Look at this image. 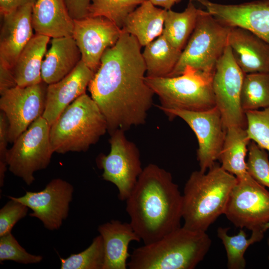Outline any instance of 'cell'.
Returning <instances> with one entry per match:
<instances>
[{
    "instance_id": "cell-32",
    "label": "cell",
    "mask_w": 269,
    "mask_h": 269,
    "mask_svg": "<svg viewBox=\"0 0 269 269\" xmlns=\"http://www.w3.org/2000/svg\"><path fill=\"white\" fill-rule=\"evenodd\" d=\"M246 131L251 140L269 152V107L245 112Z\"/></svg>"
},
{
    "instance_id": "cell-4",
    "label": "cell",
    "mask_w": 269,
    "mask_h": 269,
    "mask_svg": "<svg viewBox=\"0 0 269 269\" xmlns=\"http://www.w3.org/2000/svg\"><path fill=\"white\" fill-rule=\"evenodd\" d=\"M212 244L206 232L180 227L149 244L134 249L130 269H193L204 259Z\"/></svg>"
},
{
    "instance_id": "cell-1",
    "label": "cell",
    "mask_w": 269,
    "mask_h": 269,
    "mask_svg": "<svg viewBox=\"0 0 269 269\" xmlns=\"http://www.w3.org/2000/svg\"><path fill=\"white\" fill-rule=\"evenodd\" d=\"M122 30L115 45L104 52L88 85L110 134L144 124L154 94L145 81L142 46L135 37Z\"/></svg>"
},
{
    "instance_id": "cell-16",
    "label": "cell",
    "mask_w": 269,
    "mask_h": 269,
    "mask_svg": "<svg viewBox=\"0 0 269 269\" xmlns=\"http://www.w3.org/2000/svg\"><path fill=\"white\" fill-rule=\"evenodd\" d=\"M200 3L221 23L246 28L269 44V0H258L235 4L192 0Z\"/></svg>"
},
{
    "instance_id": "cell-7",
    "label": "cell",
    "mask_w": 269,
    "mask_h": 269,
    "mask_svg": "<svg viewBox=\"0 0 269 269\" xmlns=\"http://www.w3.org/2000/svg\"><path fill=\"white\" fill-rule=\"evenodd\" d=\"M230 30L206 10L199 9L195 27L168 77L181 75L186 66L213 77L217 63L228 45Z\"/></svg>"
},
{
    "instance_id": "cell-30",
    "label": "cell",
    "mask_w": 269,
    "mask_h": 269,
    "mask_svg": "<svg viewBox=\"0 0 269 269\" xmlns=\"http://www.w3.org/2000/svg\"><path fill=\"white\" fill-rule=\"evenodd\" d=\"M147 0H91L87 16H102L122 29L128 16Z\"/></svg>"
},
{
    "instance_id": "cell-15",
    "label": "cell",
    "mask_w": 269,
    "mask_h": 269,
    "mask_svg": "<svg viewBox=\"0 0 269 269\" xmlns=\"http://www.w3.org/2000/svg\"><path fill=\"white\" fill-rule=\"evenodd\" d=\"M123 30L102 16H86L74 20L72 37L81 54V60L95 73L105 51L113 46Z\"/></svg>"
},
{
    "instance_id": "cell-21",
    "label": "cell",
    "mask_w": 269,
    "mask_h": 269,
    "mask_svg": "<svg viewBox=\"0 0 269 269\" xmlns=\"http://www.w3.org/2000/svg\"><path fill=\"white\" fill-rule=\"evenodd\" d=\"M31 18L36 34L52 38L72 36L74 20L65 0H36Z\"/></svg>"
},
{
    "instance_id": "cell-14",
    "label": "cell",
    "mask_w": 269,
    "mask_h": 269,
    "mask_svg": "<svg viewBox=\"0 0 269 269\" xmlns=\"http://www.w3.org/2000/svg\"><path fill=\"white\" fill-rule=\"evenodd\" d=\"M74 187L61 178L51 180L39 191H26L19 197L8 196L26 205L32 210L29 216L39 219L51 231L59 229L67 218Z\"/></svg>"
},
{
    "instance_id": "cell-40",
    "label": "cell",
    "mask_w": 269,
    "mask_h": 269,
    "mask_svg": "<svg viewBox=\"0 0 269 269\" xmlns=\"http://www.w3.org/2000/svg\"><path fill=\"white\" fill-rule=\"evenodd\" d=\"M154 5L159 6L166 10L171 9V7L181 0H149Z\"/></svg>"
},
{
    "instance_id": "cell-12",
    "label": "cell",
    "mask_w": 269,
    "mask_h": 269,
    "mask_svg": "<svg viewBox=\"0 0 269 269\" xmlns=\"http://www.w3.org/2000/svg\"><path fill=\"white\" fill-rule=\"evenodd\" d=\"M170 120L179 117L195 134L198 143L197 159L200 170L205 172L219 160L226 134L220 112L215 106L201 111L169 110L164 112Z\"/></svg>"
},
{
    "instance_id": "cell-41",
    "label": "cell",
    "mask_w": 269,
    "mask_h": 269,
    "mask_svg": "<svg viewBox=\"0 0 269 269\" xmlns=\"http://www.w3.org/2000/svg\"><path fill=\"white\" fill-rule=\"evenodd\" d=\"M269 229V222L267 223L266 224H264L263 226H262V230L265 232L268 229ZM267 244H268V247H269V238L268 239V240H267ZM268 259L269 260V257H268Z\"/></svg>"
},
{
    "instance_id": "cell-39",
    "label": "cell",
    "mask_w": 269,
    "mask_h": 269,
    "mask_svg": "<svg viewBox=\"0 0 269 269\" xmlns=\"http://www.w3.org/2000/svg\"><path fill=\"white\" fill-rule=\"evenodd\" d=\"M36 0H0V15L10 12L29 3L34 4Z\"/></svg>"
},
{
    "instance_id": "cell-25",
    "label": "cell",
    "mask_w": 269,
    "mask_h": 269,
    "mask_svg": "<svg viewBox=\"0 0 269 269\" xmlns=\"http://www.w3.org/2000/svg\"><path fill=\"white\" fill-rule=\"evenodd\" d=\"M251 141L245 128L232 127L226 130L219 160L221 167L237 179L248 174L245 158Z\"/></svg>"
},
{
    "instance_id": "cell-2",
    "label": "cell",
    "mask_w": 269,
    "mask_h": 269,
    "mask_svg": "<svg viewBox=\"0 0 269 269\" xmlns=\"http://www.w3.org/2000/svg\"><path fill=\"white\" fill-rule=\"evenodd\" d=\"M126 202L130 223L144 245L181 227L182 195L171 174L156 164L143 169Z\"/></svg>"
},
{
    "instance_id": "cell-5",
    "label": "cell",
    "mask_w": 269,
    "mask_h": 269,
    "mask_svg": "<svg viewBox=\"0 0 269 269\" xmlns=\"http://www.w3.org/2000/svg\"><path fill=\"white\" fill-rule=\"evenodd\" d=\"M108 132L106 120L91 97L84 93L61 114L50 127L54 152H85Z\"/></svg>"
},
{
    "instance_id": "cell-19",
    "label": "cell",
    "mask_w": 269,
    "mask_h": 269,
    "mask_svg": "<svg viewBox=\"0 0 269 269\" xmlns=\"http://www.w3.org/2000/svg\"><path fill=\"white\" fill-rule=\"evenodd\" d=\"M228 42L244 74L269 73V44L264 40L246 28L232 26Z\"/></svg>"
},
{
    "instance_id": "cell-28",
    "label": "cell",
    "mask_w": 269,
    "mask_h": 269,
    "mask_svg": "<svg viewBox=\"0 0 269 269\" xmlns=\"http://www.w3.org/2000/svg\"><path fill=\"white\" fill-rule=\"evenodd\" d=\"M229 228L219 227L218 237L222 241L227 254V268L229 269H244L246 266L244 254L250 246L260 242L264 238V232L262 229L252 231L250 238H247L243 229L234 236L228 234Z\"/></svg>"
},
{
    "instance_id": "cell-9",
    "label": "cell",
    "mask_w": 269,
    "mask_h": 269,
    "mask_svg": "<svg viewBox=\"0 0 269 269\" xmlns=\"http://www.w3.org/2000/svg\"><path fill=\"white\" fill-rule=\"evenodd\" d=\"M118 129L110 134V151L101 154L97 163L103 170V179L114 184L120 200L126 201L134 189L143 169L138 148Z\"/></svg>"
},
{
    "instance_id": "cell-29",
    "label": "cell",
    "mask_w": 269,
    "mask_h": 269,
    "mask_svg": "<svg viewBox=\"0 0 269 269\" xmlns=\"http://www.w3.org/2000/svg\"><path fill=\"white\" fill-rule=\"evenodd\" d=\"M241 102L245 112L269 107V73L245 74Z\"/></svg>"
},
{
    "instance_id": "cell-18",
    "label": "cell",
    "mask_w": 269,
    "mask_h": 269,
    "mask_svg": "<svg viewBox=\"0 0 269 269\" xmlns=\"http://www.w3.org/2000/svg\"><path fill=\"white\" fill-rule=\"evenodd\" d=\"M94 74L81 60L67 76L57 82L47 85L42 117L50 126L70 104L86 93Z\"/></svg>"
},
{
    "instance_id": "cell-31",
    "label": "cell",
    "mask_w": 269,
    "mask_h": 269,
    "mask_svg": "<svg viewBox=\"0 0 269 269\" xmlns=\"http://www.w3.org/2000/svg\"><path fill=\"white\" fill-rule=\"evenodd\" d=\"M61 269H103L105 262L103 241L100 235L85 250L60 258Z\"/></svg>"
},
{
    "instance_id": "cell-33",
    "label": "cell",
    "mask_w": 269,
    "mask_h": 269,
    "mask_svg": "<svg viewBox=\"0 0 269 269\" xmlns=\"http://www.w3.org/2000/svg\"><path fill=\"white\" fill-rule=\"evenodd\" d=\"M247 170L260 184L269 188V160L266 150L251 140L248 145Z\"/></svg>"
},
{
    "instance_id": "cell-13",
    "label": "cell",
    "mask_w": 269,
    "mask_h": 269,
    "mask_svg": "<svg viewBox=\"0 0 269 269\" xmlns=\"http://www.w3.org/2000/svg\"><path fill=\"white\" fill-rule=\"evenodd\" d=\"M47 86L42 81L29 86H16L0 94V109L8 122L10 143L42 116Z\"/></svg>"
},
{
    "instance_id": "cell-8",
    "label": "cell",
    "mask_w": 269,
    "mask_h": 269,
    "mask_svg": "<svg viewBox=\"0 0 269 269\" xmlns=\"http://www.w3.org/2000/svg\"><path fill=\"white\" fill-rule=\"evenodd\" d=\"M50 125L40 117L34 121L8 149V170L28 185L35 180V172L47 168L53 150L50 139Z\"/></svg>"
},
{
    "instance_id": "cell-11",
    "label": "cell",
    "mask_w": 269,
    "mask_h": 269,
    "mask_svg": "<svg viewBox=\"0 0 269 269\" xmlns=\"http://www.w3.org/2000/svg\"><path fill=\"white\" fill-rule=\"evenodd\" d=\"M224 215L237 228L262 229L269 222V191L249 173L237 179Z\"/></svg>"
},
{
    "instance_id": "cell-24",
    "label": "cell",
    "mask_w": 269,
    "mask_h": 269,
    "mask_svg": "<svg viewBox=\"0 0 269 269\" xmlns=\"http://www.w3.org/2000/svg\"><path fill=\"white\" fill-rule=\"evenodd\" d=\"M49 39L35 33L23 48L11 68L17 86L26 87L42 82L41 66Z\"/></svg>"
},
{
    "instance_id": "cell-22",
    "label": "cell",
    "mask_w": 269,
    "mask_h": 269,
    "mask_svg": "<svg viewBox=\"0 0 269 269\" xmlns=\"http://www.w3.org/2000/svg\"><path fill=\"white\" fill-rule=\"evenodd\" d=\"M81 60L80 51L72 36L53 38L41 66L42 81L49 85L70 74Z\"/></svg>"
},
{
    "instance_id": "cell-26",
    "label": "cell",
    "mask_w": 269,
    "mask_h": 269,
    "mask_svg": "<svg viewBox=\"0 0 269 269\" xmlns=\"http://www.w3.org/2000/svg\"><path fill=\"white\" fill-rule=\"evenodd\" d=\"M182 51L174 47L162 33L147 44L142 53L145 64L146 76L168 77L173 70Z\"/></svg>"
},
{
    "instance_id": "cell-3",
    "label": "cell",
    "mask_w": 269,
    "mask_h": 269,
    "mask_svg": "<svg viewBox=\"0 0 269 269\" xmlns=\"http://www.w3.org/2000/svg\"><path fill=\"white\" fill-rule=\"evenodd\" d=\"M237 182L236 177L217 162L205 172L193 171L182 195L183 226L194 231L206 232L224 214L230 193Z\"/></svg>"
},
{
    "instance_id": "cell-10",
    "label": "cell",
    "mask_w": 269,
    "mask_h": 269,
    "mask_svg": "<svg viewBox=\"0 0 269 269\" xmlns=\"http://www.w3.org/2000/svg\"><path fill=\"white\" fill-rule=\"evenodd\" d=\"M245 74L235 62L228 45L217 63L212 83L216 106L226 130L232 127L246 128L245 112L241 102Z\"/></svg>"
},
{
    "instance_id": "cell-34",
    "label": "cell",
    "mask_w": 269,
    "mask_h": 269,
    "mask_svg": "<svg viewBox=\"0 0 269 269\" xmlns=\"http://www.w3.org/2000/svg\"><path fill=\"white\" fill-rule=\"evenodd\" d=\"M43 257L28 253L11 233L0 237V262L12 261L22 264H37Z\"/></svg>"
},
{
    "instance_id": "cell-38",
    "label": "cell",
    "mask_w": 269,
    "mask_h": 269,
    "mask_svg": "<svg viewBox=\"0 0 269 269\" xmlns=\"http://www.w3.org/2000/svg\"><path fill=\"white\" fill-rule=\"evenodd\" d=\"M16 86L11 69L0 65V94Z\"/></svg>"
},
{
    "instance_id": "cell-20",
    "label": "cell",
    "mask_w": 269,
    "mask_h": 269,
    "mask_svg": "<svg viewBox=\"0 0 269 269\" xmlns=\"http://www.w3.org/2000/svg\"><path fill=\"white\" fill-rule=\"evenodd\" d=\"M98 231L104 248L103 269H126L131 256L128 252L130 243L141 241L130 223L113 220L100 225Z\"/></svg>"
},
{
    "instance_id": "cell-6",
    "label": "cell",
    "mask_w": 269,
    "mask_h": 269,
    "mask_svg": "<svg viewBox=\"0 0 269 269\" xmlns=\"http://www.w3.org/2000/svg\"><path fill=\"white\" fill-rule=\"evenodd\" d=\"M213 77L186 66L174 77H145V81L159 98L162 112L169 110L201 111L216 106L212 89Z\"/></svg>"
},
{
    "instance_id": "cell-36",
    "label": "cell",
    "mask_w": 269,
    "mask_h": 269,
    "mask_svg": "<svg viewBox=\"0 0 269 269\" xmlns=\"http://www.w3.org/2000/svg\"><path fill=\"white\" fill-rule=\"evenodd\" d=\"M9 142V124L5 114L0 112V186L4 183L5 173L8 168L6 156Z\"/></svg>"
},
{
    "instance_id": "cell-37",
    "label": "cell",
    "mask_w": 269,
    "mask_h": 269,
    "mask_svg": "<svg viewBox=\"0 0 269 269\" xmlns=\"http://www.w3.org/2000/svg\"><path fill=\"white\" fill-rule=\"evenodd\" d=\"M68 11L73 20L87 16L91 0H65Z\"/></svg>"
},
{
    "instance_id": "cell-35",
    "label": "cell",
    "mask_w": 269,
    "mask_h": 269,
    "mask_svg": "<svg viewBox=\"0 0 269 269\" xmlns=\"http://www.w3.org/2000/svg\"><path fill=\"white\" fill-rule=\"evenodd\" d=\"M0 210V237L11 233L15 224L25 217L28 207L12 198Z\"/></svg>"
},
{
    "instance_id": "cell-23",
    "label": "cell",
    "mask_w": 269,
    "mask_h": 269,
    "mask_svg": "<svg viewBox=\"0 0 269 269\" xmlns=\"http://www.w3.org/2000/svg\"><path fill=\"white\" fill-rule=\"evenodd\" d=\"M166 11L147 0L128 16L122 29L145 46L162 33Z\"/></svg>"
},
{
    "instance_id": "cell-17",
    "label": "cell",
    "mask_w": 269,
    "mask_h": 269,
    "mask_svg": "<svg viewBox=\"0 0 269 269\" xmlns=\"http://www.w3.org/2000/svg\"><path fill=\"white\" fill-rule=\"evenodd\" d=\"M29 3L1 15L0 65L12 68L19 54L34 35L32 11Z\"/></svg>"
},
{
    "instance_id": "cell-27",
    "label": "cell",
    "mask_w": 269,
    "mask_h": 269,
    "mask_svg": "<svg viewBox=\"0 0 269 269\" xmlns=\"http://www.w3.org/2000/svg\"><path fill=\"white\" fill-rule=\"evenodd\" d=\"M199 10L192 0L182 12L167 10L162 34L177 49L182 51L185 47L195 27Z\"/></svg>"
}]
</instances>
